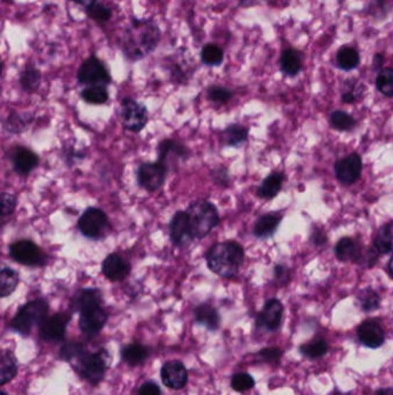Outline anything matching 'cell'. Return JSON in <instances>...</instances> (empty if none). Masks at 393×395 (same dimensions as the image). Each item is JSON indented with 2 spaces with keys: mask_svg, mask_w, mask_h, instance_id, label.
<instances>
[{
  "mask_svg": "<svg viewBox=\"0 0 393 395\" xmlns=\"http://www.w3.org/2000/svg\"><path fill=\"white\" fill-rule=\"evenodd\" d=\"M161 40L159 28L148 20H133L122 37V50L133 62L153 53Z\"/></svg>",
  "mask_w": 393,
  "mask_h": 395,
  "instance_id": "1",
  "label": "cell"
},
{
  "mask_svg": "<svg viewBox=\"0 0 393 395\" xmlns=\"http://www.w3.org/2000/svg\"><path fill=\"white\" fill-rule=\"evenodd\" d=\"M208 268L224 279H235L244 260V248L235 241L216 243L205 256Z\"/></svg>",
  "mask_w": 393,
  "mask_h": 395,
  "instance_id": "2",
  "label": "cell"
},
{
  "mask_svg": "<svg viewBox=\"0 0 393 395\" xmlns=\"http://www.w3.org/2000/svg\"><path fill=\"white\" fill-rule=\"evenodd\" d=\"M70 363L81 377L96 385L103 379L104 374L110 365V357L104 349L97 352H89L86 348H83Z\"/></svg>",
  "mask_w": 393,
  "mask_h": 395,
  "instance_id": "3",
  "label": "cell"
},
{
  "mask_svg": "<svg viewBox=\"0 0 393 395\" xmlns=\"http://www.w3.org/2000/svg\"><path fill=\"white\" fill-rule=\"evenodd\" d=\"M186 211L195 238H205L220 224V213L216 206L208 200L198 199L193 201Z\"/></svg>",
  "mask_w": 393,
  "mask_h": 395,
  "instance_id": "4",
  "label": "cell"
},
{
  "mask_svg": "<svg viewBox=\"0 0 393 395\" xmlns=\"http://www.w3.org/2000/svg\"><path fill=\"white\" fill-rule=\"evenodd\" d=\"M48 313H49V304L46 300L42 298L31 300L18 310L11 322V328L16 333L26 337L37 326L40 327L42 326L48 318Z\"/></svg>",
  "mask_w": 393,
  "mask_h": 395,
  "instance_id": "5",
  "label": "cell"
},
{
  "mask_svg": "<svg viewBox=\"0 0 393 395\" xmlns=\"http://www.w3.org/2000/svg\"><path fill=\"white\" fill-rule=\"evenodd\" d=\"M9 257L25 266H42L46 263V256L40 246L31 239H20L9 246Z\"/></svg>",
  "mask_w": 393,
  "mask_h": 395,
  "instance_id": "6",
  "label": "cell"
},
{
  "mask_svg": "<svg viewBox=\"0 0 393 395\" xmlns=\"http://www.w3.org/2000/svg\"><path fill=\"white\" fill-rule=\"evenodd\" d=\"M120 120L125 129L139 133L146 127L149 116L146 107L142 103L126 98L120 103Z\"/></svg>",
  "mask_w": 393,
  "mask_h": 395,
  "instance_id": "7",
  "label": "cell"
},
{
  "mask_svg": "<svg viewBox=\"0 0 393 395\" xmlns=\"http://www.w3.org/2000/svg\"><path fill=\"white\" fill-rule=\"evenodd\" d=\"M77 227L83 236L87 238H101L102 235L109 227V218L102 209L89 207L80 216Z\"/></svg>",
  "mask_w": 393,
  "mask_h": 395,
  "instance_id": "8",
  "label": "cell"
},
{
  "mask_svg": "<svg viewBox=\"0 0 393 395\" xmlns=\"http://www.w3.org/2000/svg\"><path fill=\"white\" fill-rule=\"evenodd\" d=\"M168 168L163 163H142L137 169V183L148 192H155L165 184Z\"/></svg>",
  "mask_w": 393,
  "mask_h": 395,
  "instance_id": "9",
  "label": "cell"
},
{
  "mask_svg": "<svg viewBox=\"0 0 393 395\" xmlns=\"http://www.w3.org/2000/svg\"><path fill=\"white\" fill-rule=\"evenodd\" d=\"M77 80L80 83L94 86V85H109L112 81L107 66L96 58L95 56L89 57L80 66L77 70Z\"/></svg>",
  "mask_w": 393,
  "mask_h": 395,
  "instance_id": "10",
  "label": "cell"
},
{
  "mask_svg": "<svg viewBox=\"0 0 393 395\" xmlns=\"http://www.w3.org/2000/svg\"><path fill=\"white\" fill-rule=\"evenodd\" d=\"M168 229H170V238L172 243L179 248L188 246L195 239L187 211H177L170 222Z\"/></svg>",
  "mask_w": 393,
  "mask_h": 395,
  "instance_id": "11",
  "label": "cell"
},
{
  "mask_svg": "<svg viewBox=\"0 0 393 395\" xmlns=\"http://www.w3.org/2000/svg\"><path fill=\"white\" fill-rule=\"evenodd\" d=\"M362 167V159L359 154H350L348 157H343L335 162V176L344 184H353L361 177Z\"/></svg>",
  "mask_w": 393,
  "mask_h": 395,
  "instance_id": "12",
  "label": "cell"
},
{
  "mask_svg": "<svg viewBox=\"0 0 393 395\" xmlns=\"http://www.w3.org/2000/svg\"><path fill=\"white\" fill-rule=\"evenodd\" d=\"M284 307L281 300L272 298L264 304L262 311L257 317V326L267 331H277L283 320Z\"/></svg>",
  "mask_w": 393,
  "mask_h": 395,
  "instance_id": "13",
  "label": "cell"
},
{
  "mask_svg": "<svg viewBox=\"0 0 393 395\" xmlns=\"http://www.w3.org/2000/svg\"><path fill=\"white\" fill-rule=\"evenodd\" d=\"M68 322L70 316L66 313H57L55 316L46 318L40 327L41 337L48 342L64 340Z\"/></svg>",
  "mask_w": 393,
  "mask_h": 395,
  "instance_id": "14",
  "label": "cell"
},
{
  "mask_svg": "<svg viewBox=\"0 0 393 395\" xmlns=\"http://www.w3.org/2000/svg\"><path fill=\"white\" fill-rule=\"evenodd\" d=\"M107 322V313L98 305L80 313L79 326L83 333L89 337H94L103 330Z\"/></svg>",
  "mask_w": 393,
  "mask_h": 395,
  "instance_id": "15",
  "label": "cell"
},
{
  "mask_svg": "<svg viewBox=\"0 0 393 395\" xmlns=\"http://www.w3.org/2000/svg\"><path fill=\"white\" fill-rule=\"evenodd\" d=\"M161 376L164 385L173 389H180L186 386L187 380H188V374L185 365L177 359L166 362L163 365Z\"/></svg>",
  "mask_w": 393,
  "mask_h": 395,
  "instance_id": "16",
  "label": "cell"
},
{
  "mask_svg": "<svg viewBox=\"0 0 393 395\" xmlns=\"http://www.w3.org/2000/svg\"><path fill=\"white\" fill-rule=\"evenodd\" d=\"M102 273L109 281H122L129 275L131 265H129V263L119 255L111 253L102 263Z\"/></svg>",
  "mask_w": 393,
  "mask_h": 395,
  "instance_id": "17",
  "label": "cell"
},
{
  "mask_svg": "<svg viewBox=\"0 0 393 395\" xmlns=\"http://www.w3.org/2000/svg\"><path fill=\"white\" fill-rule=\"evenodd\" d=\"M158 162L168 167V163L177 162L179 159H186L189 155L188 148L178 141L166 139L158 144Z\"/></svg>",
  "mask_w": 393,
  "mask_h": 395,
  "instance_id": "18",
  "label": "cell"
},
{
  "mask_svg": "<svg viewBox=\"0 0 393 395\" xmlns=\"http://www.w3.org/2000/svg\"><path fill=\"white\" fill-rule=\"evenodd\" d=\"M357 337L365 346L377 349L384 343L385 334L383 328L376 322H365L357 328Z\"/></svg>",
  "mask_w": 393,
  "mask_h": 395,
  "instance_id": "19",
  "label": "cell"
},
{
  "mask_svg": "<svg viewBox=\"0 0 393 395\" xmlns=\"http://www.w3.org/2000/svg\"><path fill=\"white\" fill-rule=\"evenodd\" d=\"M40 163V157L33 150L18 147L12 153L13 168L18 175H29Z\"/></svg>",
  "mask_w": 393,
  "mask_h": 395,
  "instance_id": "20",
  "label": "cell"
},
{
  "mask_svg": "<svg viewBox=\"0 0 393 395\" xmlns=\"http://www.w3.org/2000/svg\"><path fill=\"white\" fill-rule=\"evenodd\" d=\"M102 297L103 296H102L99 289H80L77 294L74 295L72 303H70V307L75 312L82 313L86 310L101 305Z\"/></svg>",
  "mask_w": 393,
  "mask_h": 395,
  "instance_id": "21",
  "label": "cell"
},
{
  "mask_svg": "<svg viewBox=\"0 0 393 395\" xmlns=\"http://www.w3.org/2000/svg\"><path fill=\"white\" fill-rule=\"evenodd\" d=\"M281 70L287 77H296L303 68V55L299 50H284L279 59Z\"/></svg>",
  "mask_w": 393,
  "mask_h": 395,
  "instance_id": "22",
  "label": "cell"
},
{
  "mask_svg": "<svg viewBox=\"0 0 393 395\" xmlns=\"http://www.w3.org/2000/svg\"><path fill=\"white\" fill-rule=\"evenodd\" d=\"M281 220H283V215L279 213H268L262 215L254 226V235L257 238H269L274 236Z\"/></svg>",
  "mask_w": 393,
  "mask_h": 395,
  "instance_id": "23",
  "label": "cell"
},
{
  "mask_svg": "<svg viewBox=\"0 0 393 395\" xmlns=\"http://www.w3.org/2000/svg\"><path fill=\"white\" fill-rule=\"evenodd\" d=\"M194 318L200 325L205 326L210 331H217L220 325V313L210 304H201L194 310Z\"/></svg>",
  "mask_w": 393,
  "mask_h": 395,
  "instance_id": "24",
  "label": "cell"
},
{
  "mask_svg": "<svg viewBox=\"0 0 393 395\" xmlns=\"http://www.w3.org/2000/svg\"><path fill=\"white\" fill-rule=\"evenodd\" d=\"M361 251H362V248L353 238H350V237H344L335 244V258L338 260L344 261V263H346V261L357 263Z\"/></svg>",
  "mask_w": 393,
  "mask_h": 395,
  "instance_id": "25",
  "label": "cell"
},
{
  "mask_svg": "<svg viewBox=\"0 0 393 395\" xmlns=\"http://www.w3.org/2000/svg\"><path fill=\"white\" fill-rule=\"evenodd\" d=\"M284 181H285V177H284L281 172H274V174L269 175L268 177L265 178L264 181H262V184H261V186L259 187V190H257V194H259L262 199H274V196H277V194L281 192Z\"/></svg>",
  "mask_w": 393,
  "mask_h": 395,
  "instance_id": "26",
  "label": "cell"
},
{
  "mask_svg": "<svg viewBox=\"0 0 393 395\" xmlns=\"http://www.w3.org/2000/svg\"><path fill=\"white\" fill-rule=\"evenodd\" d=\"M335 64L342 70H355L360 64V55L357 50L350 46H343L335 55Z\"/></svg>",
  "mask_w": 393,
  "mask_h": 395,
  "instance_id": "27",
  "label": "cell"
},
{
  "mask_svg": "<svg viewBox=\"0 0 393 395\" xmlns=\"http://www.w3.org/2000/svg\"><path fill=\"white\" fill-rule=\"evenodd\" d=\"M374 246L379 255H387L393 251V222L379 228Z\"/></svg>",
  "mask_w": 393,
  "mask_h": 395,
  "instance_id": "28",
  "label": "cell"
},
{
  "mask_svg": "<svg viewBox=\"0 0 393 395\" xmlns=\"http://www.w3.org/2000/svg\"><path fill=\"white\" fill-rule=\"evenodd\" d=\"M20 276L18 272L9 267H4L0 272V296L5 298L12 295L18 288Z\"/></svg>",
  "mask_w": 393,
  "mask_h": 395,
  "instance_id": "29",
  "label": "cell"
},
{
  "mask_svg": "<svg viewBox=\"0 0 393 395\" xmlns=\"http://www.w3.org/2000/svg\"><path fill=\"white\" fill-rule=\"evenodd\" d=\"M222 139L227 146L238 147L248 139V129L240 124H232L222 132Z\"/></svg>",
  "mask_w": 393,
  "mask_h": 395,
  "instance_id": "30",
  "label": "cell"
},
{
  "mask_svg": "<svg viewBox=\"0 0 393 395\" xmlns=\"http://www.w3.org/2000/svg\"><path fill=\"white\" fill-rule=\"evenodd\" d=\"M148 355H149V349L140 343L129 344L122 352V359L131 367L141 364L148 357Z\"/></svg>",
  "mask_w": 393,
  "mask_h": 395,
  "instance_id": "31",
  "label": "cell"
},
{
  "mask_svg": "<svg viewBox=\"0 0 393 395\" xmlns=\"http://www.w3.org/2000/svg\"><path fill=\"white\" fill-rule=\"evenodd\" d=\"M18 368H16V357L9 350H4L0 359V384L5 385L16 377Z\"/></svg>",
  "mask_w": 393,
  "mask_h": 395,
  "instance_id": "32",
  "label": "cell"
},
{
  "mask_svg": "<svg viewBox=\"0 0 393 395\" xmlns=\"http://www.w3.org/2000/svg\"><path fill=\"white\" fill-rule=\"evenodd\" d=\"M81 98L89 105H101L109 100V92L105 85H94L83 89Z\"/></svg>",
  "mask_w": 393,
  "mask_h": 395,
  "instance_id": "33",
  "label": "cell"
},
{
  "mask_svg": "<svg viewBox=\"0 0 393 395\" xmlns=\"http://www.w3.org/2000/svg\"><path fill=\"white\" fill-rule=\"evenodd\" d=\"M365 92V86L360 83L357 80H348L345 81L344 88H343L342 98L345 103H355L361 100Z\"/></svg>",
  "mask_w": 393,
  "mask_h": 395,
  "instance_id": "34",
  "label": "cell"
},
{
  "mask_svg": "<svg viewBox=\"0 0 393 395\" xmlns=\"http://www.w3.org/2000/svg\"><path fill=\"white\" fill-rule=\"evenodd\" d=\"M41 81H42V74L40 70L34 68H26L20 77V85L22 89L28 93H33L38 89Z\"/></svg>",
  "mask_w": 393,
  "mask_h": 395,
  "instance_id": "35",
  "label": "cell"
},
{
  "mask_svg": "<svg viewBox=\"0 0 393 395\" xmlns=\"http://www.w3.org/2000/svg\"><path fill=\"white\" fill-rule=\"evenodd\" d=\"M201 60L207 66H220L224 62V51L216 44H207L202 49Z\"/></svg>",
  "mask_w": 393,
  "mask_h": 395,
  "instance_id": "36",
  "label": "cell"
},
{
  "mask_svg": "<svg viewBox=\"0 0 393 395\" xmlns=\"http://www.w3.org/2000/svg\"><path fill=\"white\" fill-rule=\"evenodd\" d=\"M376 87H377L378 92L383 95L387 98H393V68H382L378 72L377 78H376Z\"/></svg>",
  "mask_w": 393,
  "mask_h": 395,
  "instance_id": "37",
  "label": "cell"
},
{
  "mask_svg": "<svg viewBox=\"0 0 393 395\" xmlns=\"http://www.w3.org/2000/svg\"><path fill=\"white\" fill-rule=\"evenodd\" d=\"M330 123L333 129L338 130V131H350L357 125V120H354L353 117L348 112L337 110L333 111L330 116Z\"/></svg>",
  "mask_w": 393,
  "mask_h": 395,
  "instance_id": "38",
  "label": "cell"
},
{
  "mask_svg": "<svg viewBox=\"0 0 393 395\" xmlns=\"http://www.w3.org/2000/svg\"><path fill=\"white\" fill-rule=\"evenodd\" d=\"M359 302L365 312H372L381 305V297L374 289L367 288L360 293Z\"/></svg>",
  "mask_w": 393,
  "mask_h": 395,
  "instance_id": "39",
  "label": "cell"
},
{
  "mask_svg": "<svg viewBox=\"0 0 393 395\" xmlns=\"http://www.w3.org/2000/svg\"><path fill=\"white\" fill-rule=\"evenodd\" d=\"M328 350H329V344L322 339L306 343V344H302L300 347V352H301L302 355H305L306 357L311 359H320L322 356L325 355Z\"/></svg>",
  "mask_w": 393,
  "mask_h": 395,
  "instance_id": "40",
  "label": "cell"
},
{
  "mask_svg": "<svg viewBox=\"0 0 393 395\" xmlns=\"http://www.w3.org/2000/svg\"><path fill=\"white\" fill-rule=\"evenodd\" d=\"M87 13L88 16L97 22H107L110 20L111 16H112V11H111L109 7L105 6L103 4L95 3L92 4V6H89L87 9Z\"/></svg>",
  "mask_w": 393,
  "mask_h": 395,
  "instance_id": "41",
  "label": "cell"
},
{
  "mask_svg": "<svg viewBox=\"0 0 393 395\" xmlns=\"http://www.w3.org/2000/svg\"><path fill=\"white\" fill-rule=\"evenodd\" d=\"M231 385L237 392H244V391H249V389H253L254 385H255V380L250 374L241 372V374H235L232 377Z\"/></svg>",
  "mask_w": 393,
  "mask_h": 395,
  "instance_id": "42",
  "label": "cell"
},
{
  "mask_svg": "<svg viewBox=\"0 0 393 395\" xmlns=\"http://www.w3.org/2000/svg\"><path fill=\"white\" fill-rule=\"evenodd\" d=\"M233 93L225 87L214 86L210 87L208 90V98L210 101L218 103V105H225L231 100Z\"/></svg>",
  "mask_w": 393,
  "mask_h": 395,
  "instance_id": "43",
  "label": "cell"
},
{
  "mask_svg": "<svg viewBox=\"0 0 393 395\" xmlns=\"http://www.w3.org/2000/svg\"><path fill=\"white\" fill-rule=\"evenodd\" d=\"M378 256H379V253H378L375 246H374V248H362V251H361L357 263H360L361 266L366 267V268H372V266H375Z\"/></svg>",
  "mask_w": 393,
  "mask_h": 395,
  "instance_id": "44",
  "label": "cell"
},
{
  "mask_svg": "<svg viewBox=\"0 0 393 395\" xmlns=\"http://www.w3.org/2000/svg\"><path fill=\"white\" fill-rule=\"evenodd\" d=\"M16 204H18V199L14 194L4 192L1 194V218L11 216L13 211H16Z\"/></svg>",
  "mask_w": 393,
  "mask_h": 395,
  "instance_id": "45",
  "label": "cell"
},
{
  "mask_svg": "<svg viewBox=\"0 0 393 395\" xmlns=\"http://www.w3.org/2000/svg\"><path fill=\"white\" fill-rule=\"evenodd\" d=\"M161 389H159L157 384L154 383V381H146L142 386L139 389V393L137 395H161Z\"/></svg>",
  "mask_w": 393,
  "mask_h": 395,
  "instance_id": "46",
  "label": "cell"
},
{
  "mask_svg": "<svg viewBox=\"0 0 393 395\" xmlns=\"http://www.w3.org/2000/svg\"><path fill=\"white\" fill-rule=\"evenodd\" d=\"M274 276H276V279L281 282H287L290 279V270H287L286 267L283 266V265H277L274 267Z\"/></svg>",
  "mask_w": 393,
  "mask_h": 395,
  "instance_id": "47",
  "label": "cell"
},
{
  "mask_svg": "<svg viewBox=\"0 0 393 395\" xmlns=\"http://www.w3.org/2000/svg\"><path fill=\"white\" fill-rule=\"evenodd\" d=\"M261 355L264 356L265 361H274L281 357V352L278 349H264L261 352Z\"/></svg>",
  "mask_w": 393,
  "mask_h": 395,
  "instance_id": "48",
  "label": "cell"
},
{
  "mask_svg": "<svg viewBox=\"0 0 393 395\" xmlns=\"http://www.w3.org/2000/svg\"><path fill=\"white\" fill-rule=\"evenodd\" d=\"M311 241L315 246H323L326 242V236L323 233H321L320 230H317L316 233H313L311 235Z\"/></svg>",
  "mask_w": 393,
  "mask_h": 395,
  "instance_id": "49",
  "label": "cell"
},
{
  "mask_svg": "<svg viewBox=\"0 0 393 395\" xmlns=\"http://www.w3.org/2000/svg\"><path fill=\"white\" fill-rule=\"evenodd\" d=\"M383 63H384V56H382L381 53H376L374 56V59H372V64H375L376 68H381Z\"/></svg>",
  "mask_w": 393,
  "mask_h": 395,
  "instance_id": "50",
  "label": "cell"
},
{
  "mask_svg": "<svg viewBox=\"0 0 393 395\" xmlns=\"http://www.w3.org/2000/svg\"><path fill=\"white\" fill-rule=\"evenodd\" d=\"M74 3L79 4L81 6L86 7V9L89 6H92V4L96 3V0H73Z\"/></svg>",
  "mask_w": 393,
  "mask_h": 395,
  "instance_id": "51",
  "label": "cell"
},
{
  "mask_svg": "<svg viewBox=\"0 0 393 395\" xmlns=\"http://www.w3.org/2000/svg\"><path fill=\"white\" fill-rule=\"evenodd\" d=\"M376 395H393V389H382V391H379V392H377V394Z\"/></svg>",
  "mask_w": 393,
  "mask_h": 395,
  "instance_id": "52",
  "label": "cell"
},
{
  "mask_svg": "<svg viewBox=\"0 0 393 395\" xmlns=\"http://www.w3.org/2000/svg\"><path fill=\"white\" fill-rule=\"evenodd\" d=\"M389 270H390L391 275H392L393 278V256L392 258H391L390 263H389Z\"/></svg>",
  "mask_w": 393,
  "mask_h": 395,
  "instance_id": "53",
  "label": "cell"
},
{
  "mask_svg": "<svg viewBox=\"0 0 393 395\" xmlns=\"http://www.w3.org/2000/svg\"><path fill=\"white\" fill-rule=\"evenodd\" d=\"M0 395H7V394L5 392H1V394H0Z\"/></svg>",
  "mask_w": 393,
  "mask_h": 395,
  "instance_id": "54",
  "label": "cell"
}]
</instances>
